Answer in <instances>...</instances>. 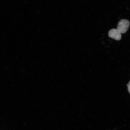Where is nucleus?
<instances>
[{
    "instance_id": "f257e3e1",
    "label": "nucleus",
    "mask_w": 130,
    "mask_h": 130,
    "mask_svg": "<svg viewBox=\"0 0 130 130\" xmlns=\"http://www.w3.org/2000/svg\"><path fill=\"white\" fill-rule=\"evenodd\" d=\"M129 21L125 19H122L119 22L117 29L121 33H125L129 29Z\"/></svg>"
},
{
    "instance_id": "f03ea898",
    "label": "nucleus",
    "mask_w": 130,
    "mask_h": 130,
    "mask_svg": "<svg viewBox=\"0 0 130 130\" xmlns=\"http://www.w3.org/2000/svg\"><path fill=\"white\" fill-rule=\"evenodd\" d=\"M108 36L117 40H119L121 38V33L117 29H112L108 32Z\"/></svg>"
},
{
    "instance_id": "7ed1b4c3",
    "label": "nucleus",
    "mask_w": 130,
    "mask_h": 130,
    "mask_svg": "<svg viewBox=\"0 0 130 130\" xmlns=\"http://www.w3.org/2000/svg\"><path fill=\"white\" fill-rule=\"evenodd\" d=\"M127 86L128 87V91H129V93H130V81L129 83L127 84Z\"/></svg>"
}]
</instances>
